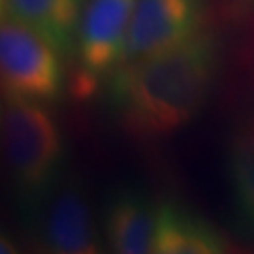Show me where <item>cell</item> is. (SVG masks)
I'll use <instances>...</instances> for the list:
<instances>
[{
  "label": "cell",
  "mask_w": 254,
  "mask_h": 254,
  "mask_svg": "<svg viewBox=\"0 0 254 254\" xmlns=\"http://www.w3.org/2000/svg\"><path fill=\"white\" fill-rule=\"evenodd\" d=\"M0 245H2V249H0V251H2V253L6 254V253H15V251H17V249H13V243H11V239H6V236H2V243H0Z\"/></svg>",
  "instance_id": "8fae6325"
},
{
  "label": "cell",
  "mask_w": 254,
  "mask_h": 254,
  "mask_svg": "<svg viewBox=\"0 0 254 254\" xmlns=\"http://www.w3.org/2000/svg\"><path fill=\"white\" fill-rule=\"evenodd\" d=\"M203 15L205 0H136L121 64L190 40L203 30Z\"/></svg>",
  "instance_id": "8992f818"
},
{
  "label": "cell",
  "mask_w": 254,
  "mask_h": 254,
  "mask_svg": "<svg viewBox=\"0 0 254 254\" xmlns=\"http://www.w3.org/2000/svg\"><path fill=\"white\" fill-rule=\"evenodd\" d=\"M218 57L217 36L201 30L179 46L117 66L108 94L121 125L145 139L187 127L213 89Z\"/></svg>",
  "instance_id": "6da1fadb"
},
{
  "label": "cell",
  "mask_w": 254,
  "mask_h": 254,
  "mask_svg": "<svg viewBox=\"0 0 254 254\" xmlns=\"http://www.w3.org/2000/svg\"><path fill=\"white\" fill-rule=\"evenodd\" d=\"M2 153L9 179L28 213H36L61 181L64 141L46 104L4 98L0 113Z\"/></svg>",
  "instance_id": "7a4b0ae2"
},
{
  "label": "cell",
  "mask_w": 254,
  "mask_h": 254,
  "mask_svg": "<svg viewBox=\"0 0 254 254\" xmlns=\"http://www.w3.org/2000/svg\"><path fill=\"white\" fill-rule=\"evenodd\" d=\"M226 172L237 222L254 237V113L239 117L230 130Z\"/></svg>",
  "instance_id": "30bf717a"
},
{
  "label": "cell",
  "mask_w": 254,
  "mask_h": 254,
  "mask_svg": "<svg viewBox=\"0 0 254 254\" xmlns=\"http://www.w3.org/2000/svg\"><path fill=\"white\" fill-rule=\"evenodd\" d=\"M85 4V0H0L2 17L32 28L63 55L75 51Z\"/></svg>",
  "instance_id": "9c48e42d"
},
{
  "label": "cell",
  "mask_w": 254,
  "mask_h": 254,
  "mask_svg": "<svg viewBox=\"0 0 254 254\" xmlns=\"http://www.w3.org/2000/svg\"><path fill=\"white\" fill-rule=\"evenodd\" d=\"M226 251V237L209 220L177 201H158L156 254H220Z\"/></svg>",
  "instance_id": "ba28073f"
},
{
  "label": "cell",
  "mask_w": 254,
  "mask_h": 254,
  "mask_svg": "<svg viewBox=\"0 0 254 254\" xmlns=\"http://www.w3.org/2000/svg\"><path fill=\"white\" fill-rule=\"evenodd\" d=\"M134 6L136 0H87L75 42L79 70L73 87L79 96L121 64Z\"/></svg>",
  "instance_id": "277c9868"
},
{
  "label": "cell",
  "mask_w": 254,
  "mask_h": 254,
  "mask_svg": "<svg viewBox=\"0 0 254 254\" xmlns=\"http://www.w3.org/2000/svg\"><path fill=\"white\" fill-rule=\"evenodd\" d=\"M63 53L44 36L17 21L2 17L0 77L2 96L32 102H53L64 87Z\"/></svg>",
  "instance_id": "3957f363"
},
{
  "label": "cell",
  "mask_w": 254,
  "mask_h": 254,
  "mask_svg": "<svg viewBox=\"0 0 254 254\" xmlns=\"http://www.w3.org/2000/svg\"><path fill=\"white\" fill-rule=\"evenodd\" d=\"M38 213V236L46 251L57 254H94L100 236L83 185L61 177Z\"/></svg>",
  "instance_id": "5b68a950"
},
{
  "label": "cell",
  "mask_w": 254,
  "mask_h": 254,
  "mask_svg": "<svg viewBox=\"0 0 254 254\" xmlns=\"http://www.w3.org/2000/svg\"><path fill=\"white\" fill-rule=\"evenodd\" d=\"M158 201L145 192L121 189L108 201L104 213V237L109 251L119 254L154 253Z\"/></svg>",
  "instance_id": "52a82bcc"
}]
</instances>
